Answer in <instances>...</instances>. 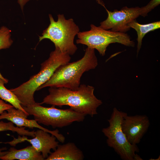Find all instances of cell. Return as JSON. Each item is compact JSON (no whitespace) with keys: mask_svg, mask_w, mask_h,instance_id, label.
Masks as SVG:
<instances>
[{"mask_svg":"<svg viewBox=\"0 0 160 160\" xmlns=\"http://www.w3.org/2000/svg\"><path fill=\"white\" fill-rule=\"evenodd\" d=\"M150 125L149 118L145 115L129 116L127 114L121 123L124 133L129 142L133 145L140 143Z\"/></svg>","mask_w":160,"mask_h":160,"instance_id":"9c48e42d","label":"cell"},{"mask_svg":"<svg viewBox=\"0 0 160 160\" xmlns=\"http://www.w3.org/2000/svg\"><path fill=\"white\" fill-rule=\"evenodd\" d=\"M90 27L89 31L79 32L76 43L96 49L102 56L105 55L107 47L112 43H119L129 47L135 46V42L126 33L105 30L93 24Z\"/></svg>","mask_w":160,"mask_h":160,"instance_id":"52a82bcc","label":"cell"},{"mask_svg":"<svg viewBox=\"0 0 160 160\" xmlns=\"http://www.w3.org/2000/svg\"><path fill=\"white\" fill-rule=\"evenodd\" d=\"M82 151L73 143L59 145L54 151L51 153L46 160H82Z\"/></svg>","mask_w":160,"mask_h":160,"instance_id":"7c38bea8","label":"cell"},{"mask_svg":"<svg viewBox=\"0 0 160 160\" xmlns=\"http://www.w3.org/2000/svg\"><path fill=\"white\" fill-rule=\"evenodd\" d=\"M143 159L140 157L137 154L135 153L134 157V160H142Z\"/></svg>","mask_w":160,"mask_h":160,"instance_id":"7402d4cb","label":"cell"},{"mask_svg":"<svg viewBox=\"0 0 160 160\" xmlns=\"http://www.w3.org/2000/svg\"><path fill=\"white\" fill-rule=\"evenodd\" d=\"M23 107L29 115L33 116L38 123L51 126L53 128H62L74 122H82L86 116L77 113L70 108L60 109L55 108L53 105L50 107H46L37 103Z\"/></svg>","mask_w":160,"mask_h":160,"instance_id":"8992f818","label":"cell"},{"mask_svg":"<svg viewBox=\"0 0 160 160\" xmlns=\"http://www.w3.org/2000/svg\"><path fill=\"white\" fill-rule=\"evenodd\" d=\"M150 159V160H160V156H159L158 157V158L157 159Z\"/></svg>","mask_w":160,"mask_h":160,"instance_id":"cb8c5ba5","label":"cell"},{"mask_svg":"<svg viewBox=\"0 0 160 160\" xmlns=\"http://www.w3.org/2000/svg\"><path fill=\"white\" fill-rule=\"evenodd\" d=\"M129 26L135 29L137 34V54H138L141 48L143 39L145 35L150 31H153L160 28V22L157 21L146 24H141L136 20L131 22Z\"/></svg>","mask_w":160,"mask_h":160,"instance_id":"5bb4252c","label":"cell"},{"mask_svg":"<svg viewBox=\"0 0 160 160\" xmlns=\"http://www.w3.org/2000/svg\"><path fill=\"white\" fill-rule=\"evenodd\" d=\"M7 148L6 147H3L0 148V158L7 153V151H4L7 150Z\"/></svg>","mask_w":160,"mask_h":160,"instance_id":"44dd1931","label":"cell"},{"mask_svg":"<svg viewBox=\"0 0 160 160\" xmlns=\"http://www.w3.org/2000/svg\"><path fill=\"white\" fill-rule=\"evenodd\" d=\"M55 21L52 15L49 14L50 23L39 36V42L44 39L50 40L54 44L55 48L62 52L72 55L77 49L74 43L75 36L79 32V26L72 18L66 19L63 14L57 15Z\"/></svg>","mask_w":160,"mask_h":160,"instance_id":"277c9868","label":"cell"},{"mask_svg":"<svg viewBox=\"0 0 160 160\" xmlns=\"http://www.w3.org/2000/svg\"><path fill=\"white\" fill-rule=\"evenodd\" d=\"M29 0H18L17 2L20 4L22 10L23 11L24 5Z\"/></svg>","mask_w":160,"mask_h":160,"instance_id":"ffe728a7","label":"cell"},{"mask_svg":"<svg viewBox=\"0 0 160 160\" xmlns=\"http://www.w3.org/2000/svg\"><path fill=\"white\" fill-rule=\"evenodd\" d=\"M71 59L68 54L55 48L51 52L48 59L41 64L40 70L38 73L18 87L10 90L16 95L22 106L34 104L36 102L34 95L38 88L50 79L58 67L69 62Z\"/></svg>","mask_w":160,"mask_h":160,"instance_id":"7a4b0ae2","label":"cell"},{"mask_svg":"<svg viewBox=\"0 0 160 160\" xmlns=\"http://www.w3.org/2000/svg\"><path fill=\"white\" fill-rule=\"evenodd\" d=\"M127 113L114 108L110 118L108 121L109 126L102 130L107 137L108 145L112 148L123 160H134L135 152L139 149L137 145L130 144L127 140L121 127V123L124 117Z\"/></svg>","mask_w":160,"mask_h":160,"instance_id":"5b68a950","label":"cell"},{"mask_svg":"<svg viewBox=\"0 0 160 160\" xmlns=\"http://www.w3.org/2000/svg\"><path fill=\"white\" fill-rule=\"evenodd\" d=\"M97 2L105 8L108 13L106 19L100 23L99 26L106 30L120 33H126L130 28L129 24L140 16V8L138 7L128 8L125 7L120 10H108L100 0Z\"/></svg>","mask_w":160,"mask_h":160,"instance_id":"ba28073f","label":"cell"},{"mask_svg":"<svg viewBox=\"0 0 160 160\" xmlns=\"http://www.w3.org/2000/svg\"><path fill=\"white\" fill-rule=\"evenodd\" d=\"M48 132L42 129H39L35 131V137L31 139H28L26 137H22L19 136L17 138L14 137L11 141L4 142L12 146H15L20 143L25 141L30 143L38 151L40 152L43 157L46 159L50 154L51 150H55L59 145V142L54 135H50Z\"/></svg>","mask_w":160,"mask_h":160,"instance_id":"30bf717a","label":"cell"},{"mask_svg":"<svg viewBox=\"0 0 160 160\" xmlns=\"http://www.w3.org/2000/svg\"><path fill=\"white\" fill-rule=\"evenodd\" d=\"M5 84H6L5 81L0 78V98L9 103L15 108L21 110L28 115L15 94L10 89H8L5 87L4 85Z\"/></svg>","mask_w":160,"mask_h":160,"instance_id":"9a60e30c","label":"cell"},{"mask_svg":"<svg viewBox=\"0 0 160 160\" xmlns=\"http://www.w3.org/2000/svg\"><path fill=\"white\" fill-rule=\"evenodd\" d=\"M11 131L17 132L20 135L28 136L33 137H35V131H29L26 129L25 127H15L14 124L11 121L8 122L0 121V132Z\"/></svg>","mask_w":160,"mask_h":160,"instance_id":"2e32d148","label":"cell"},{"mask_svg":"<svg viewBox=\"0 0 160 160\" xmlns=\"http://www.w3.org/2000/svg\"><path fill=\"white\" fill-rule=\"evenodd\" d=\"M7 111V112L5 111L0 114V120L6 119L18 127L41 129L55 136L60 142L63 143L65 142V137L59 133L57 129L53 131L49 130L40 125L35 119H28L27 118L29 115L23 111L13 107Z\"/></svg>","mask_w":160,"mask_h":160,"instance_id":"8fae6325","label":"cell"},{"mask_svg":"<svg viewBox=\"0 0 160 160\" xmlns=\"http://www.w3.org/2000/svg\"><path fill=\"white\" fill-rule=\"evenodd\" d=\"M0 78L3 80L5 82L7 83H8V80L4 78V77L2 76L1 73H0Z\"/></svg>","mask_w":160,"mask_h":160,"instance_id":"603a6c76","label":"cell"},{"mask_svg":"<svg viewBox=\"0 0 160 160\" xmlns=\"http://www.w3.org/2000/svg\"><path fill=\"white\" fill-rule=\"evenodd\" d=\"M97 65L95 49L87 47L81 59L59 66L50 79L39 87L37 91L47 87H64L73 90L76 89L80 85L83 74L95 69Z\"/></svg>","mask_w":160,"mask_h":160,"instance_id":"3957f363","label":"cell"},{"mask_svg":"<svg viewBox=\"0 0 160 160\" xmlns=\"http://www.w3.org/2000/svg\"><path fill=\"white\" fill-rule=\"evenodd\" d=\"M160 4V0H151L145 6L140 8V16L145 17L148 13Z\"/></svg>","mask_w":160,"mask_h":160,"instance_id":"ac0fdd59","label":"cell"},{"mask_svg":"<svg viewBox=\"0 0 160 160\" xmlns=\"http://www.w3.org/2000/svg\"><path fill=\"white\" fill-rule=\"evenodd\" d=\"M14 107L11 105L7 104L0 99V114L4 111Z\"/></svg>","mask_w":160,"mask_h":160,"instance_id":"d6986e66","label":"cell"},{"mask_svg":"<svg viewBox=\"0 0 160 160\" xmlns=\"http://www.w3.org/2000/svg\"><path fill=\"white\" fill-rule=\"evenodd\" d=\"M11 32V30L6 26L0 28V50L9 48L12 44Z\"/></svg>","mask_w":160,"mask_h":160,"instance_id":"e0dca14e","label":"cell"},{"mask_svg":"<svg viewBox=\"0 0 160 160\" xmlns=\"http://www.w3.org/2000/svg\"><path fill=\"white\" fill-rule=\"evenodd\" d=\"M94 87L82 84L73 90L64 87H50L49 94L40 104L62 107L68 105L75 111L93 117L97 114V108L103 103L94 94Z\"/></svg>","mask_w":160,"mask_h":160,"instance_id":"6da1fadb","label":"cell"},{"mask_svg":"<svg viewBox=\"0 0 160 160\" xmlns=\"http://www.w3.org/2000/svg\"><path fill=\"white\" fill-rule=\"evenodd\" d=\"M3 160H44L40 152L33 146H29L20 149L10 148L7 153L0 158Z\"/></svg>","mask_w":160,"mask_h":160,"instance_id":"4fadbf2b","label":"cell"}]
</instances>
